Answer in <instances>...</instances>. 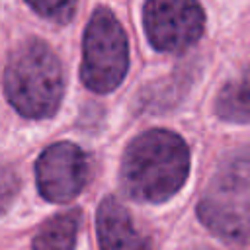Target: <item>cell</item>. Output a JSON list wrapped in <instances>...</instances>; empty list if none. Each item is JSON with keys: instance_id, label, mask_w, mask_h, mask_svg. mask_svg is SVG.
Listing matches in <instances>:
<instances>
[{"instance_id": "6da1fadb", "label": "cell", "mask_w": 250, "mask_h": 250, "mask_svg": "<svg viewBox=\"0 0 250 250\" xmlns=\"http://www.w3.org/2000/svg\"><path fill=\"white\" fill-rule=\"evenodd\" d=\"M189 174V150L184 139L166 129L135 137L121 160V186L143 203L170 199Z\"/></svg>"}, {"instance_id": "7a4b0ae2", "label": "cell", "mask_w": 250, "mask_h": 250, "mask_svg": "<svg viewBox=\"0 0 250 250\" xmlns=\"http://www.w3.org/2000/svg\"><path fill=\"white\" fill-rule=\"evenodd\" d=\"M4 92L14 109L29 119H45L59 109L64 74L45 41L31 37L12 51L4 70Z\"/></svg>"}, {"instance_id": "3957f363", "label": "cell", "mask_w": 250, "mask_h": 250, "mask_svg": "<svg viewBox=\"0 0 250 250\" xmlns=\"http://www.w3.org/2000/svg\"><path fill=\"white\" fill-rule=\"evenodd\" d=\"M197 215L219 238H250V148L230 154L219 166L197 205Z\"/></svg>"}, {"instance_id": "277c9868", "label": "cell", "mask_w": 250, "mask_h": 250, "mask_svg": "<svg viewBox=\"0 0 250 250\" xmlns=\"http://www.w3.org/2000/svg\"><path fill=\"white\" fill-rule=\"evenodd\" d=\"M129 66L127 35L107 8H96L82 43V82L98 94L115 90Z\"/></svg>"}, {"instance_id": "5b68a950", "label": "cell", "mask_w": 250, "mask_h": 250, "mask_svg": "<svg viewBox=\"0 0 250 250\" xmlns=\"http://www.w3.org/2000/svg\"><path fill=\"white\" fill-rule=\"evenodd\" d=\"M145 31L156 51L180 53L203 33V8L197 0H148L143 10Z\"/></svg>"}, {"instance_id": "8992f818", "label": "cell", "mask_w": 250, "mask_h": 250, "mask_svg": "<svg viewBox=\"0 0 250 250\" xmlns=\"http://www.w3.org/2000/svg\"><path fill=\"white\" fill-rule=\"evenodd\" d=\"M39 193L53 203L74 199L88 178V160L82 148L72 143H55L47 146L35 164Z\"/></svg>"}, {"instance_id": "52a82bcc", "label": "cell", "mask_w": 250, "mask_h": 250, "mask_svg": "<svg viewBox=\"0 0 250 250\" xmlns=\"http://www.w3.org/2000/svg\"><path fill=\"white\" fill-rule=\"evenodd\" d=\"M96 230L102 250H152L150 240L137 230L127 209L113 197L100 203Z\"/></svg>"}, {"instance_id": "ba28073f", "label": "cell", "mask_w": 250, "mask_h": 250, "mask_svg": "<svg viewBox=\"0 0 250 250\" xmlns=\"http://www.w3.org/2000/svg\"><path fill=\"white\" fill-rule=\"evenodd\" d=\"M215 113L229 123H250V66L223 86L215 100Z\"/></svg>"}, {"instance_id": "9c48e42d", "label": "cell", "mask_w": 250, "mask_h": 250, "mask_svg": "<svg viewBox=\"0 0 250 250\" xmlns=\"http://www.w3.org/2000/svg\"><path fill=\"white\" fill-rule=\"evenodd\" d=\"M82 215L78 209L49 219L33 238V250H74Z\"/></svg>"}, {"instance_id": "30bf717a", "label": "cell", "mask_w": 250, "mask_h": 250, "mask_svg": "<svg viewBox=\"0 0 250 250\" xmlns=\"http://www.w3.org/2000/svg\"><path fill=\"white\" fill-rule=\"evenodd\" d=\"M41 18L55 21V23H66L72 20L76 12V0H25Z\"/></svg>"}, {"instance_id": "8fae6325", "label": "cell", "mask_w": 250, "mask_h": 250, "mask_svg": "<svg viewBox=\"0 0 250 250\" xmlns=\"http://www.w3.org/2000/svg\"><path fill=\"white\" fill-rule=\"evenodd\" d=\"M20 189V180L8 164H0V215L8 211Z\"/></svg>"}]
</instances>
